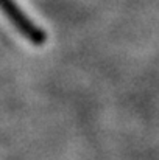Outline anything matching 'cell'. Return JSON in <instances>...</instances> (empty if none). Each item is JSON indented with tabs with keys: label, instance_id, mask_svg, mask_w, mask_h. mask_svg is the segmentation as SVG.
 <instances>
[{
	"label": "cell",
	"instance_id": "6da1fadb",
	"mask_svg": "<svg viewBox=\"0 0 159 160\" xmlns=\"http://www.w3.org/2000/svg\"><path fill=\"white\" fill-rule=\"evenodd\" d=\"M0 12L8 19L19 34L33 45H44L47 42V33L34 23V20L25 14L16 0H0Z\"/></svg>",
	"mask_w": 159,
	"mask_h": 160
}]
</instances>
